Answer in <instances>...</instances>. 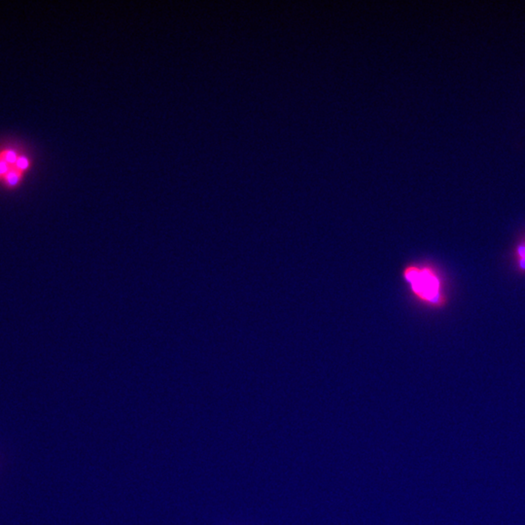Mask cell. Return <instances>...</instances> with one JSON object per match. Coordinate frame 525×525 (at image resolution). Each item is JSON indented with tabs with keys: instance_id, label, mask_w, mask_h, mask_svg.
Here are the masks:
<instances>
[{
	"instance_id": "2",
	"label": "cell",
	"mask_w": 525,
	"mask_h": 525,
	"mask_svg": "<svg viewBox=\"0 0 525 525\" xmlns=\"http://www.w3.org/2000/svg\"><path fill=\"white\" fill-rule=\"evenodd\" d=\"M22 155L11 148L0 150V182L11 170L19 166Z\"/></svg>"
},
{
	"instance_id": "3",
	"label": "cell",
	"mask_w": 525,
	"mask_h": 525,
	"mask_svg": "<svg viewBox=\"0 0 525 525\" xmlns=\"http://www.w3.org/2000/svg\"><path fill=\"white\" fill-rule=\"evenodd\" d=\"M517 254L519 258H525V245H520L517 249Z\"/></svg>"
},
{
	"instance_id": "1",
	"label": "cell",
	"mask_w": 525,
	"mask_h": 525,
	"mask_svg": "<svg viewBox=\"0 0 525 525\" xmlns=\"http://www.w3.org/2000/svg\"><path fill=\"white\" fill-rule=\"evenodd\" d=\"M409 294L423 306L441 309L448 300L439 270L432 264L413 262L406 264L401 272Z\"/></svg>"
},
{
	"instance_id": "4",
	"label": "cell",
	"mask_w": 525,
	"mask_h": 525,
	"mask_svg": "<svg viewBox=\"0 0 525 525\" xmlns=\"http://www.w3.org/2000/svg\"><path fill=\"white\" fill-rule=\"evenodd\" d=\"M519 266H520V269L522 271L525 272V258H521L519 260Z\"/></svg>"
}]
</instances>
